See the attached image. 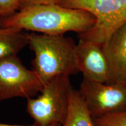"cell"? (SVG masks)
<instances>
[{
	"mask_svg": "<svg viewBox=\"0 0 126 126\" xmlns=\"http://www.w3.org/2000/svg\"><path fill=\"white\" fill-rule=\"evenodd\" d=\"M3 16V13H2V12L1 11V10H0V18H1V17H2Z\"/></svg>",
	"mask_w": 126,
	"mask_h": 126,
	"instance_id": "obj_15",
	"label": "cell"
},
{
	"mask_svg": "<svg viewBox=\"0 0 126 126\" xmlns=\"http://www.w3.org/2000/svg\"><path fill=\"white\" fill-rule=\"evenodd\" d=\"M19 0H0V10L3 16L10 15L18 10Z\"/></svg>",
	"mask_w": 126,
	"mask_h": 126,
	"instance_id": "obj_12",
	"label": "cell"
},
{
	"mask_svg": "<svg viewBox=\"0 0 126 126\" xmlns=\"http://www.w3.org/2000/svg\"><path fill=\"white\" fill-rule=\"evenodd\" d=\"M61 126H94L81 94L74 88L70 94L67 117Z\"/></svg>",
	"mask_w": 126,
	"mask_h": 126,
	"instance_id": "obj_10",
	"label": "cell"
},
{
	"mask_svg": "<svg viewBox=\"0 0 126 126\" xmlns=\"http://www.w3.org/2000/svg\"><path fill=\"white\" fill-rule=\"evenodd\" d=\"M78 91L93 119L126 110L125 83H102L83 79Z\"/></svg>",
	"mask_w": 126,
	"mask_h": 126,
	"instance_id": "obj_6",
	"label": "cell"
},
{
	"mask_svg": "<svg viewBox=\"0 0 126 126\" xmlns=\"http://www.w3.org/2000/svg\"><path fill=\"white\" fill-rule=\"evenodd\" d=\"M58 4L92 14L96 22L79 37L103 45L126 22V0H61Z\"/></svg>",
	"mask_w": 126,
	"mask_h": 126,
	"instance_id": "obj_4",
	"label": "cell"
},
{
	"mask_svg": "<svg viewBox=\"0 0 126 126\" xmlns=\"http://www.w3.org/2000/svg\"><path fill=\"white\" fill-rule=\"evenodd\" d=\"M94 126H126V110L94 119Z\"/></svg>",
	"mask_w": 126,
	"mask_h": 126,
	"instance_id": "obj_11",
	"label": "cell"
},
{
	"mask_svg": "<svg viewBox=\"0 0 126 126\" xmlns=\"http://www.w3.org/2000/svg\"><path fill=\"white\" fill-rule=\"evenodd\" d=\"M77 62L83 79L102 83H110L109 64L103 46L79 37L75 45Z\"/></svg>",
	"mask_w": 126,
	"mask_h": 126,
	"instance_id": "obj_7",
	"label": "cell"
},
{
	"mask_svg": "<svg viewBox=\"0 0 126 126\" xmlns=\"http://www.w3.org/2000/svg\"><path fill=\"white\" fill-rule=\"evenodd\" d=\"M61 0H19L18 9L43 4H58Z\"/></svg>",
	"mask_w": 126,
	"mask_h": 126,
	"instance_id": "obj_13",
	"label": "cell"
},
{
	"mask_svg": "<svg viewBox=\"0 0 126 126\" xmlns=\"http://www.w3.org/2000/svg\"><path fill=\"white\" fill-rule=\"evenodd\" d=\"M27 45L28 33L22 30L0 27V60L18 55Z\"/></svg>",
	"mask_w": 126,
	"mask_h": 126,
	"instance_id": "obj_9",
	"label": "cell"
},
{
	"mask_svg": "<svg viewBox=\"0 0 126 126\" xmlns=\"http://www.w3.org/2000/svg\"><path fill=\"white\" fill-rule=\"evenodd\" d=\"M0 126H37V125H35V124H33V125H32V126L12 125V124H8L1 123H0ZM61 126V124H53V125H50V126Z\"/></svg>",
	"mask_w": 126,
	"mask_h": 126,
	"instance_id": "obj_14",
	"label": "cell"
},
{
	"mask_svg": "<svg viewBox=\"0 0 126 126\" xmlns=\"http://www.w3.org/2000/svg\"><path fill=\"white\" fill-rule=\"evenodd\" d=\"M72 89L70 77L59 76L46 83L37 97L28 99L26 110L34 124L62 125L67 117Z\"/></svg>",
	"mask_w": 126,
	"mask_h": 126,
	"instance_id": "obj_3",
	"label": "cell"
},
{
	"mask_svg": "<svg viewBox=\"0 0 126 126\" xmlns=\"http://www.w3.org/2000/svg\"><path fill=\"white\" fill-rule=\"evenodd\" d=\"M43 86L36 74L26 68L17 55L0 60V102L17 97H34Z\"/></svg>",
	"mask_w": 126,
	"mask_h": 126,
	"instance_id": "obj_5",
	"label": "cell"
},
{
	"mask_svg": "<svg viewBox=\"0 0 126 126\" xmlns=\"http://www.w3.org/2000/svg\"><path fill=\"white\" fill-rule=\"evenodd\" d=\"M95 22L94 16L89 12L58 4L24 8L0 18V27L14 28L48 35H64L69 32L85 33Z\"/></svg>",
	"mask_w": 126,
	"mask_h": 126,
	"instance_id": "obj_1",
	"label": "cell"
},
{
	"mask_svg": "<svg viewBox=\"0 0 126 126\" xmlns=\"http://www.w3.org/2000/svg\"><path fill=\"white\" fill-rule=\"evenodd\" d=\"M28 45L34 52L32 70L45 85L52 79L79 72L75 44L64 35L28 33Z\"/></svg>",
	"mask_w": 126,
	"mask_h": 126,
	"instance_id": "obj_2",
	"label": "cell"
},
{
	"mask_svg": "<svg viewBox=\"0 0 126 126\" xmlns=\"http://www.w3.org/2000/svg\"><path fill=\"white\" fill-rule=\"evenodd\" d=\"M102 46L109 64L110 82L126 83V22Z\"/></svg>",
	"mask_w": 126,
	"mask_h": 126,
	"instance_id": "obj_8",
	"label": "cell"
}]
</instances>
